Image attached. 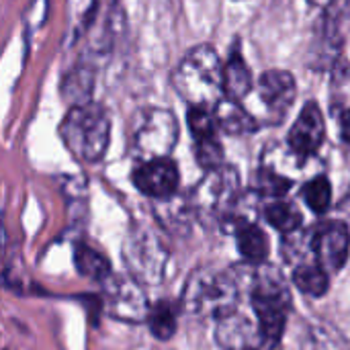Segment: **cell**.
I'll return each mask as SVG.
<instances>
[{
    "label": "cell",
    "instance_id": "obj_13",
    "mask_svg": "<svg viewBox=\"0 0 350 350\" xmlns=\"http://www.w3.org/2000/svg\"><path fill=\"white\" fill-rule=\"evenodd\" d=\"M215 340L224 350H262L265 345L258 324L236 312L217 320Z\"/></svg>",
    "mask_w": 350,
    "mask_h": 350
},
{
    "label": "cell",
    "instance_id": "obj_6",
    "mask_svg": "<svg viewBox=\"0 0 350 350\" xmlns=\"http://www.w3.org/2000/svg\"><path fill=\"white\" fill-rule=\"evenodd\" d=\"M123 258L137 281L148 285L160 283L166 265V250L150 230L129 232L123 246Z\"/></svg>",
    "mask_w": 350,
    "mask_h": 350
},
{
    "label": "cell",
    "instance_id": "obj_15",
    "mask_svg": "<svg viewBox=\"0 0 350 350\" xmlns=\"http://www.w3.org/2000/svg\"><path fill=\"white\" fill-rule=\"evenodd\" d=\"M92 88H94V68L90 64H78L72 68L62 82V94L72 107H82L92 103Z\"/></svg>",
    "mask_w": 350,
    "mask_h": 350
},
{
    "label": "cell",
    "instance_id": "obj_17",
    "mask_svg": "<svg viewBox=\"0 0 350 350\" xmlns=\"http://www.w3.org/2000/svg\"><path fill=\"white\" fill-rule=\"evenodd\" d=\"M74 265H76L78 273L86 279L105 283L111 277V262L107 260V256H103L100 252H96L94 248L86 246V244L76 246Z\"/></svg>",
    "mask_w": 350,
    "mask_h": 350
},
{
    "label": "cell",
    "instance_id": "obj_1",
    "mask_svg": "<svg viewBox=\"0 0 350 350\" xmlns=\"http://www.w3.org/2000/svg\"><path fill=\"white\" fill-rule=\"evenodd\" d=\"M174 88L191 107H209L224 92V64L211 45L193 47L174 72Z\"/></svg>",
    "mask_w": 350,
    "mask_h": 350
},
{
    "label": "cell",
    "instance_id": "obj_11",
    "mask_svg": "<svg viewBox=\"0 0 350 350\" xmlns=\"http://www.w3.org/2000/svg\"><path fill=\"white\" fill-rule=\"evenodd\" d=\"M133 183L148 197L168 199L174 197L178 189V168L168 158L150 160L137 166V170L133 172Z\"/></svg>",
    "mask_w": 350,
    "mask_h": 350
},
{
    "label": "cell",
    "instance_id": "obj_23",
    "mask_svg": "<svg viewBox=\"0 0 350 350\" xmlns=\"http://www.w3.org/2000/svg\"><path fill=\"white\" fill-rule=\"evenodd\" d=\"M187 123H189V129H191L195 142L215 137L217 121H215L213 113L207 107H191L189 115H187Z\"/></svg>",
    "mask_w": 350,
    "mask_h": 350
},
{
    "label": "cell",
    "instance_id": "obj_27",
    "mask_svg": "<svg viewBox=\"0 0 350 350\" xmlns=\"http://www.w3.org/2000/svg\"><path fill=\"white\" fill-rule=\"evenodd\" d=\"M312 6H318V8H326V6H330L334 0H308Z\"/></svg>",
    "mask_w": 350,
    "mask_h": 350
},
{
    "label": "cell",
    "instance_id": "obj_16",
    "mask_svg": "<svg viewBox=\"0 0 350 350\" xmlns=\"http://www.w3.org/2000/svg\"><path fill=\"white\" fill-rule=\"evenodd\" d=\"M254 78L240 51H234L224 64V92L228 98L240 100L252 90Z\"/></svg>",
    "mask_w": 350,
    "mask_h": 350
},
{
    "label": "cell",
    "instance_id": "obj_3",
    "mask_svg": "<svg viewBox=\"0 0 350 350\" xmlns=\"http://www.w3.org/2000/svg\"><path fill=\"white\" fill-rule=\"evenodd\" d=\"M183 306L191 316L221 320L238 308V285L226 273L195 271L187 281Z\"/></svg>",
    "mask_w": 350,
    "mask_h": 350
},
{
    "label": "cell",
    "instance_id": "obj_22",
    "mask_svg": "<svg viewBox=\"0 0 350 350\" xmlns=\"http://www.w3.org/2000/svg\"><path fill=\"white\" fill-rule=\"evenodd\" d=\"M306 203L310 205L312 211L316 213H326L330 203H332V187H330V180L326 176H316L312 178L304 191H301Z\"/></svg>",
    "mask_w": 350,
    "mask_h": 350
},
{
    "label": "cell",
    "instance_id": "obj_8",
    "mask_svg": "<svg viewBox=\"0 0 350 350\" xmlns=\"http://www.w3.org/2000/svg\"><path fill=\"white\" fill-rule=\"evenodd\" d=\"M240 178L234 168L221 166L217 170H209L207 176L195 189V205L207 213L226 211L236 205Z\"/></svg>",
    "mask_w": 350,
    "mask_h": 350
},
{
    "label": "cell",
    "instance_id": "obj_5",
    "mask_svg": "<svg viewBox=\"0 0 350 350\" xmlns=\"http://www.w3.org/2000/svg\"><path fill=\"white\" fill-rule=\"evenodd\" d=\"M252 308L258 318V328L265 345H275L281 340L287 326L289 295L279 279L258 277L252 285Z\"/></svg>",
    "mask_w": 350,
    "mask_h": 350
},
{
    "label": "cell",
    "instance_id": "obj_12",
    "mask_svg": "<svg viewBox=\"0 0 350 350\" xmlns=\"http://www.w3.org/2000/svg\"><path fill=\"white\" fill-rule=\"evenodd\" d=\"M297 94L295 78L287 70H269L258 78V96L275 119H283Z\"/></svg>",
    "mask_w": 350,
    "mask_h": 350
},
{
    "label": "cell",
    "instance_id": "obj_4",
    "mask_svg": "<svg viewBox=\"0 0 350 350\" xmlns=\"http://www.w3.org/2000/svg\"><path fill=\"white\" fill-rule=\"evenodd\" d=\"M178 139L176 117L166 109H148L139 115L133 135L131 150L133 156L142 162L168 158Z\"/></svg>",
    "mask_w": 350,
    "mask_h": 350
},
{
    "label": "cell",
    "instance_id": "obj_2",
    "mask_svg": "<svg viewBox=\"0 0 350 350\" xmlns=\"http://www.w3.org/2000/svg\"><path fill=\"white\" fill-rule=\"evenodd\" d=\"M66 148L82 162L94 164L103 160L109 139H111V119L107 111L88 103L82 107H72L59 127Z\"/></svg>",
    "mask_w": 350,
    "mask_h": 350
},
{
    "label": "cell",
    "instance_id": "obj_25",
    "mask_svg": "<svg viewBox=\"0 0 350 350\" xmlns=\"http://www.w3.org/2000/svg\"><path fill=\"white\" fill-rule=\"evenodd\" d=\"M195 156H197V162L207 170H217L224 166V148L215 137L197 142Z\"/></svg>",
    "mask_w": 350,
    "mask_h": 350
},
{
    "label": "cell",
    "instance_id": "obj_10",
    "mask_svg": "<svg viewBox=\"0 0 350 350\" xmlns=\"http://www.w3.org/2000/svg\"><path fill=\"white\" fill-rule=\"evenodd\" d=\"M324 135H326L324 115H322L318 103H308L301 109L299 117L295 119V123L287 135V144L295 156L306 158L320 150Z\"/></svg>",
    "mask_w": 350,
    "mask_h": 350
},
{
    "label": "cell",
    "instance_id": "obj_21",
    "mask_svg": "<svg viewBox=\"0 0 350 350\" xmlns=\"http://www.w3.org/2000/svg\"><path fill=\"white\" fill-rule=\"evenodd\" d=\"M148 326L158 340H168L176 332V310L170 301H160L150 310Z\"/></svg>",
    "mask_w": 350,
    "mask_h": 350
},
{
    "label": "cell",
    "instance_id": "obj_24",
    "mask_svg": "<svg viewBox=\"0 0 350 350\" xmlns=\"http://www.w3.org/2000/svg\"><path fill=\"white\" fill-rule=\"evenodd\" d=\"M291 178L283 176L281 172L273 170V168H260L258 176H256V187L262 195H271V197H281L291 189Z\"/></svg>",
    "mask_w": 350,
    "mask_h": 350
},
{
    "label": "cell",
    "instance_id": "obj_7",
    "mask_svg": "<svg viewBox=\"0 0 350 350\" xmlns=\"http://www.w3.org/2000/svg\"><path fill=\"white\" fill-rule=\"evenodd\" d=\"M105 297L111 316L121 322H144L150 316L152 308L135 279L111 275L105 281Z\"/></svg>",
    "mask_w": 350,
    "mask_h": 350
},
{
    "label": "cell",
    "instance_id": "obj_20",
    "mask_svg": "<svg viewBox=\"0 0 350 350\" xmlns=\"http://www.w3.org/2000/svg\"><path fill=\"white\" fill-rule=\"evenodd\" d=\"M267 221L281 234H293L301 226V213L287 201H275L265 209Z\"/></svg>",
    "mask_w": 350,
    "mask_h": 350
},
{
    "label": "cell",
    "instance_id": "obj_26",
    "mask_svg": "<svg viewBox=\"0 0 350 350\" xmlns=\"http://www.w3.org/2000/svg\"><path fill=\"white\" fill-rule=\"evenodd\" d=\"M340 135L345 142H350V109L342 111L340 115Z\"/></svg>",
    "mask_w": 350,
    "mask_h": 350
},
{
    "label": "cell",
    "instance_id": "obj_9",
    "mask_svg": "<svg viewBox=\"0 0 350 350\" xmlns=\"http://www.w3.org/2000/svg\"><path fill=\"white\" fill-rule=\"evenodd\" d=\"M316 262L326 273L342 269L350 254V232L342 221H330L316 230L312 238Z\"/></svg>",
    "mask_w": 350,
    "mask_h": 350
},
{
    "label": "cell",
    "instance_id": "obj_19",
    "mask_svg": "<svg viewBox=\"0 0 350 350\" xmlns=\"http://www.w3.org/2000/svg\"><path fill=\"white\" fill-rule=\"evenodd\" d=\"M295 287L312 297H322L328 291V273L320 265H299L293 271Z\"/></svg>",
    "mask_w": 350,
    "mask_h": 350
},
{
    "label": "cell",
    "instance_id": "obj_14",
    "mask_svg": "<svg viewBox=\"0 0 350 350\" xmlns=\"http://www.w3.org/2000/svg\"><path fill=\"white\" fill-rule=\"evenodd\" d=\"M213 117L217 121V127L224 129L230 135H246V133H254L258 123L256 119L238 105V100L234 98H219L215 103L213 109Z\"/></svg>",
    "mask_w": 350,
    "mask_h": 350
},
{
    "label": "cell",
    "instance_id": "obj_18",
    "mask_svg": "<svg viewBox=\"0 0 350 350\" xmlns=\"http://www.w3.org/2000/svg\"><path fill=\"white\" fill-rule=\"evenodd\" d=\"M236 242H238V250L240 254L248 260V262H260L267 258L269 254V238L267 234L254 226V224H244L238 228V236H236Z\"/></svg>",
    "mask_w": 350,
    "mask_h": 350
}]
</instances>
